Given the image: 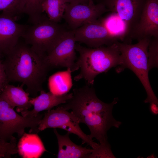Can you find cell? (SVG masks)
Segmentation results:
<instances>
[{
    "label": "cell",
    "mask_w": 158,
    "mask_h": 158,
    "mask_svg": "<svg viewBox=\"0 0 158 158\" xmlns=\"http://www.w3.org/2000/svg\"><path fill=\"white\" fill-rule=\"evenodd\" d=\"M73 30L76 42L84 43L89 48L110 45L120 40L98 20Z\"/></svg>",
    "instance_id": "obj_9"
},
{
    "label": "cell",
    "mask_w": 158,
    "mask_h": 158,
    "mask_svg": "<svg viewBox=\"0 0 158 158\" xmlns=\"http://www.w3.org/2000/svg\"><path fill=\"white\" fill-rule=\"evenodd\" d=\"M150 104V112L154 115L158 114V103L151 102Z\"/></svg>",
    "instance_id": "obj_26"
},
{
    "label": "cell",
    "mask_w": 158,
    "mask_h": 158,
    "mask_svg": "<svg viewBox=\"0 0 158 158\" xmlns=\"http://www.w3.org/2000/svg\"><path fill=\"white\" fill-rule=\"evenodd\" d=\"M40 92L39 96L30 98V102L33 106V109L32 110H27L21 112L22 115L25 116H36L40 112L50 110L54 107L66 103L73 95V93L56 95L50 91L46 92L43 90Z\"/></svg>",
    "instance_id": "obj_14"
},
{
    "label": "cell",
    "mask_w": 158,
    "mask_h": 158,
    "mask_svg": "<svg viewBox=\"0 0 158 158\" xmlns=\"http://www.w3.org/2000/svg\"><path fill=\"white\" fill-rule=\"evenodd\" d=\"M108 11L101 2L96 4L93 2L87 4L66 3L63 18L72 30H74L97 20L102 15Z\"/></svg>",
    "instance_id": "obj_11"
},
{
    "label": "cell",
    "mask_w": 158,
    "mask_h": 158,
    "mask_svg": "<svg viewBox=\"0 0 158 158\" xmlns=\"http://www.w3.org/2000/svg\"><path fill=\"white\" fill-rule=\"evenodd\" d=\"M66 30L58 23L43 16L37 23L28 25L22 37L27 44L46 56L59 42Z\"/></svg>",
    "instance_id": "obj_5"
},
{
    "label": "cell",
    "mask_w": 158,
    "mask_h": 158,
    "mask_svg": "<svg viewBox=\"0 0 158 158\" xmlns=\"http://www.w3.org/2000/svg\"><path fill=\"white\" fill-rule=\"evenodd\" d=\"M87 84L73 90L72 97L61 106L71 110L80 123L85 124L89 128L92 138H95L100 144H109L107 131L112 127L118 128L122 123L113 116L112 110L118 101L115 98L111 103L103 102L97 97L95 89Z\"/></svg>",
    "instance_id": "obj_1"
},
{
    "label": "cell",
    "mask_w": 158,
    "mask_h": 158,
    "mask_svg": "<svg viewBox=\"0 0 158 158\" xmlns=\"http://www.w3.org/2000/svg\"><path fill=\"white\" fill-rule=\"evenodd\" d=\"M5 56L2 62L9 82L22 83L26 86L27 92L33 95L43 90L50 68L46 56L19 40Z\"/></svg>",
    "instance_id": "obj_2"
},
{
    "label": "cell",
    "mask_w": 158,
    "mask_h": 158,
    "mask_svg": "<svg viewBox=\"0 0 158 158\" xmlns=\"http://www.w3.org/2000/svg\"><path fill=\"white\" fill-rule=\"evenodd\" d=\"M1 58L0 56V93L2 92L5 86L9 84V81Z\"/></svg>",
    "instance_id": "obj_24"
},
{
    "label": "cell",
    "mask_w": 158,
    "mask_h": 158,
    "mask_svg": "<svg viewBox=\"0 0 158 158\" xmlns=\"http://www.w3.org/2000/svg\"><path fill=\"white\" fill-rule=\"evenodd\" d=\"M25 0H0V11L15 19L23 13Z\"/></svg>",
    "instance_id": "obj_19"
},
{
    "label": "cell",
    "mask_w": 158,
    "mask_h": 158,
    "mask_svg": "<svg viewBox=\"0 0 158 158\" xmlns=\"http://www.w3.org/2000/svg\"><path fill=\"white\" fill-rule=\"evenodd\" d=\"M89 158H116L113 154L110 144L103 145L99 144V146L94 149L93 152L88 156Z\"/></svg>",
    "instance_id": "obj_23"
},
{
    "label": "cell",
    "mask_w": 158,
    "mask_h": 158,
    "mask_svg": "<svg viewBox=\"0 0 158 158\" xmlns=\"http://www.w3.org/2000/svg\"><path fill=\"white\" fill-rule=\"evenodd\" d=\"M79 121L74 114L61 106L56 109L47 111L42 119L38 127L39 132L47 128H60L73 133L80 138L83 143H86L93 149L98 148L99 144L94 142L90 135L84 133L80 126Z\"/></svg>",
    "instance_id": "obj_7"
},
{
    "label": "cell",
    "mask_w": 158,
    "mask_h": 158,
    "mask_svg": "<svg viewBox=\"0 0 158 158\" xmlns=\"http://www.w3.org/2000/svg\"><path fill=\"white\" fill-rule=\"evenodd\" d=\"M42 115L25 116L20 115L0 96V140L10 142L15 138L14 133L21 137L26 128H30V132H39L38 127Z\"/></svg>",
    "instance_id": "obj_6"
},
{
    "label": "cell",
    "mask_w": 158,
    "mask_h": 158,
    "mask_svg": "<svg viewBox=\"0 0 158 158\" xmlns=\"http://www.w3.org/2000/svg\"><path fill=\"white\" fill-rule=\"evenodd\" d=\"M44 0H25L23 13L28 16V20L34 24L39 21L43 17L42 6Z\"/></svg>",
    "instance_id": "obj_20"
},
{
    "label": "cell",
    "mask_w": 158,
    "mask_h": 158,
    "mask_svg": "<svg viewBox=\"0 0 158 158\" xmlns=\"http://www.w3.org/2000/svg\"><path fill=\"white\" fill-rule=\"evenodd\" d=\"M73 30L66 31L53 50L46 57L50 67L66 68L70 73L79 69L76 60Z\"/></svg>",
    "instance_id": "obj_8"
},
{
    "label": "cell",
    "mask_w": 158,
    "mask_h": 158,
    "mask_svg": "<svg viewBox=\"0 0 158 158\" xmlns=\"http://www.w3.org/2000/svg\"><path fill=\"white\" fill-rule=\"evenodd\" d=\"M17 153L16 138L9 142L0 140V158H10L12 155Z\"/></svg>",
    "instance_id": "obj_22"
},
{
    "label": "cell",
    "mask_w": 158,
    "mask_h": 158,
    "mask_svg": "<svg viewBox=\"0 0 158 158\" xmlns=\"http://www.w3.org/2000/svg\"><path fill=\"white\" fill-rule=\"evenodd\" d=\"M148 55L150 69L158 66V38H151L148 47Z\"/></svg>",
    "instance_id": "obj_21"
},
{
    "label": "cell",
    "mask_w": 158,
    "mask_h": 158,
    "mask_svg": "<svg viewBox=\"0 0 158 158\" xmlns=\"http://www.w3.org/2000/svg\"><path fill=\"white\" fill-rule=\"evenodd\" d=\"M146 0H102L108 11L117 14L125 24L126 36L137 24Z\"/></svg>",
    "instance_id": "obj_10"
},
{
    "label": "cell",
    "mask_w": 158,
    "mask_h": 158,
    "mask_svg": "<svg viewBox=\"0 0 158 158\" xmlns=\"http://www.w3.org/2000/svg\"><path fill=\"white\" fill-rule=\"evenodd\" d=\"M28 25L19 24L12 17L0 14V56H5L18 43Z\"/></svg>",
    "instance_id": "obj_13"
},
{
    "label": "cell",
    "mask_w": 158,
    "mask_h": 158,
    "mask_svg": "<svg viewBox=\"0 0 158 158\" xmlns=\"http://www.w3.org/2000/svg\"><path fill=\"white\" fill-rule=\"evenodd\" d=\"M151 38H143L134 44L117 41L122 64L117 71L120 72L125 68L131 70L139 78L146 92L147 97L144 102L158 103V99L151 86L148 76L150 69L148 51Z\"/></svg>",
    "instance_id": "obj_4"
},
{
    "label": "cell",
    "mask_w": 158,
    "mask_h": 158,
    "mask_svg": "<svg viewBox=\"0 0 158 158\" xmlns=\"http://www.w3.org/2000/svg\"><path fill=\"white\" fill-rule=\"evenodd\" d=\"M54 131L56 137L58 145V158H88L93 149H88L73 142L69 137V133L64 135L59 134L56 128Z\"/></svg>",
    "instance_id": "obj_16"
},
{
    "label": "cell",
    "mask_w": 158,
    "mask_h": 158,
    "mask_svg": "<svg viewBox=\"0 0 158 158\" xmlns=\"http://www.w3.org/2000/svg\"><path fill=\"white\" fill-rule=\"evenodd\" d=\"M17 148L18 153L23 158H38L47 151L37 134L25 132L20 139Z\"/></svg>",
    "instance_id": "obj_17"
},
{
    "label": "cell",
    "mask_w": 158,
    "mask_h": 158,
    "mask_svg": "<svg viewBox=\"0 0 158 158\" xmlns=\"http://www.w3.org/2000/svg\"><path fill=\"white\" fill-rule=\"evenodd\" d=\"M117 42L95 48L76 44L75 50L79 54L76 63L80 71L74 80L78 81L83 79L87 84L92 86L99 74L106 73L112 68L116 67L118 70L122 65V60Z\"/></svg>",
    "instance_id": "obj_3"
},
{
    "label": "cell",
    "mask_w": 158,
    "mask_h": 158,
    "mask_svg": "<svg viewBox=\"0 0 158 158\" xmlns=\"http://www.w3.org/2000/svg\"><path fill=\"white\" fill-rule=\"evenodd\" d=\"M66 3L72 4H87L93 2V0H64Z\"/></svg>",
    "instance_id": "obj_25"
},
{
    "label": "cell",
    "mask_w": 158,
    "mask_h": 158,
    "mask_svg": "<svg viewBox=\"0 0 158 158\" xmlns=\"http://www.w3.org/2000/svg\"><path fill=\"white\" fill-rule=\"evenodd\" d=\"M66 4L64 0H44L42 11L50 20L58 23L63 18Z\"/></svg>",
    "instance_id": "obj_18"
},
{
    "label": "cell",
    "mask_w": 158,
    "mask_h": 158,
    "mask_svg": "<svg viewBox=\"0 0 158 158\" xmlns=\"http://www.w3.org/2000/svg\"><path fill=\"white\" fill-rule=\"evenodd\" d=\"M129 36L138 41L158 38V0H146L139 21Z\"/></svg>",
    "instance_id": "obj_12"
},
{
    "label": "cell",
    "mask_w": 158,
    "mask_h": 158,
    "mask_svg": "<svg viewBox=\"0 0 158 158\" xmlns=\"http://www.w3.org/2000/svg\"><path fill=\"white\" fill-rule=\"evenodd\" d=\"M22 84L16 86L9 84L6 85L0 93L1 97L13 108L16 107L18 112L28 110L32 106L30 102L29 94L25 91Z\"/></svg>",
    "instance_id": "obj_15"
}]
</instances>
